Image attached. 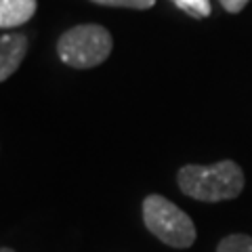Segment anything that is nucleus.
<instances>
[{
    "instance_id": "obj_4",
    "label": "nucleus",
    "mask_w": 252,
    "mask_h": 252,
    "mask_svg": "<svg viewBox=\"0 0 252 252\" xmlns=\"http://www.w3.org/2000/svg\"><path fill=\"white\" fill-rule=\"evenodd\" d=\"M28 53V38L23 34L0 36V82L17 72Z\"/></svg>"
},
{
    "instance_id": "obj_10",
    "label": "nucleus",
    "mask_w": 252,
    "mask_h": 252,
    "mask_svg": "<svg viewBox=\"0 0 252 252\" xmlns=\"http://www.w3.org/2000/svg\"><path fill=\"white\" fill-rule=\"evenodd\" d=\"M0 252H15L13 248H0Z\"/></svg>"
},
{
    "instance_id": "obj_9",
    "label": "nucleus",
    "mask_w": 252,
    "mask_h": 252,
    "mask_svg": "<svg viewBox=\"0 0 252 252\" xmlns=\"http://www.w3.org/2000/svg\"><path fill=\"white\" fill-rule=\"evenodd\" d=\"M219 2L223 4L225 11H229V13H240L244 6L250 2V0H219Z\"/></svg>"
},
{
    "instance_id": "obj_5",
    "label": "nucleus",
    "mask_w": 252,
    "mask_h": 252,
    "mask_svg": "<svg viewBox=\"0 0 252 252\" xmlns=\"http://www.w3.org/2000/svg\"><path fill=\"white\" fill-rule=\"evenodd\" d=\"M36 0H0V28H17L36 13Z\"/></svg>"
},
{
    "instance_id": "obj_1",
    "label": "nucleus",
    "mask_w": 252,
    "mask_h": 252,
    "mask_svg": "<svg viewBox=\"0 0 252 252\" xmlns=\"http://www.w3.org/2000/svg\"><path fill=\"white\" fill-rule=\"evenodd\" d=\"M179 189L200 202H223L238 198L244 189V172L233 160H223L210 166L187 164L177 175Z\"/></svg>"
},
{
    "instance_id": "obj_3",
    "label": "nucleus",
    "mask_w": 252,
    "mask_h": 252,
    "mask_svg": "<svg viewBox=\"0 0 252 252\" xmlns=\"http://www.w3.org/2000/svg\"><path fill=\"white\" fill-rule=\"evenodd\" d=\"M112 34L97 23H84L67 30L59 38L57 53L59 59L69 67L89 69L101 65L112 53Z\"/></svg>"
},
{
    "instance_id": "obj_2",
    "label": "nucleus",
    "mask_w": 252,
    "mask_h": 252,
    "mask_svg": "<svg viewBox=\"0 0 252 252\" xmlns=\"http://www.w3.org/2000/svg\"><path fill=\"white\" fill-rule=\"evenodd\" d=\"M143 223L158 240L172 248H189L198 238L191 217L158 193L143 200Z\"/></svg>"
},
{
    "instance_id": "obj_8",
    "label": "nucleus",
    "mask_w": 252,
    "mask_h": 252,
    "mask_svg": "<svg viewBox=\"0 0 252 252\" xmlns=\"http://www.w3.org/2000/svg\"><path fill=\"white\" fill-rule=\"evenodd\" d=\"M97 4H103V6H122V9H149V6L156 4V0H93Z\"/></svg>"
},
{
    "instance_id": "obj_6",
    "label": "nucleus",
    "mask_w": 252,
    "mask_h": 252,
    "mask_svg": "<svg viewBox=\"0 0 252 252\" xmlns=\"http://www.w3.org/2000/svg\"><path fill=\"white\" fill-rule=\"evenodd\" d=\"M217 252H252V238L244 233L227 235L219 242Z\"/></svg>"
},
{
    "instance_id": "obj_7",
    "label": "nucleus",
    "mask_w": 252,
    "mask_h": 252,
    "mask_svg": "<svg viewBox=\"0 0 252 252\" xmlns=\"http://www.w3.org/2000/svg\"><path fill=\"white\" fill-rule=\"evenodd\" d=\"M175 2L193 17H208L210 15V0H175Z\"/></svg>"
}]
</instances>
